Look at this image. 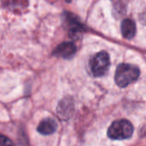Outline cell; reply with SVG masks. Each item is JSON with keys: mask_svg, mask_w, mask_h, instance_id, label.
Masks as SVG:
<instances>
[{"mask_svg": "<svg viewBox=\"0 0 146 146\" xmlns=\"http://www.w3.org/2000/svg\"><path fill=\"white\" fill-rule=\"evenodd\" d=\"M139 74L140 71L138 67L132 64L122 63L117 67L114 79L120 87H126L136 81Z\"/></svg>", "mask_w": 146, "mask_h": 146, "instance_id": "1", "label": "cell"}, {"mask_svg": "<svg viewBox=\"0 0 146 146\" xmlns=\"http://www.w3.org/2000/svg\"><path fill=\"white\" fill-rule=\"evenodd\" d=\"M133 127L127 120H118L114 121L108 130V136L114 140H124L132 137Z\"/></svg>", "mask_w": 146, "mask_h": 146, "instance_id": "2", "label": "cell"}, {"mask_svg": "<svg viewBox=\"0 0 146 146\" xmlns=\"http://www.w3.org/2000/svg\"><path fill=\"white\" fill-rule=\"evenodd\" d=\"M110 66L109 56L106 51H101L96 54L90 61V68L92 74L96 77L103 76Z\"/></svg>", "mask_w": 146, "mask_h": 146, "instance_id": "3", "label": "cell"}, {"mask_svg": "<svg viewBox=\"0 0 146 146\" xmlns=\"http://www.w3.org/2000/svg\"><path fill=\"white\" fill-rule=\"evenodd\" d=\"M77 51V47L72 42H65L60 44L54 50V55L65 59H69L72 57Z\"/></svg>", "mask_w": 146, "mask_h": 146, "instance_id": "4", "label": "cell"}, {"mask_svg": "<svg viewBox=\"0 0 146 146\" xmlns=\"http://www.w3.org/2000/svg\"><path fill=\"white\" fill-rule=\"evenodd\" d=\"M57 129V123L52 119H45L38 126V132L42 135L52 134Z\"/></svg>", "mask_w": 146, "mask_h": 146, "instance_id": "5", "label": "cell"}, {"mask_svg": "<svg viewBox=\"0 0 146 146\" xmlns=\"http://www.w3.org/2000/svg\"><path fill=\"white\" fill-rule=\"evenodd\" d=\"M121 33L124 38L131 39L134 37L136 33V26L133 21L130 19H126L121 23Z\"/></svg>", "mask_w": 146, "mask_h": 146, "instance_id": "6", "label": "cell"}, {"mask_svg": "<svg viewBox=\"0 0 146 146\" xmlns=\"http://www.w3.org/2000/svg\"><path fill=\"white\" fill-rule=\"evenodd\" d=\"M0 146H15V145L9 138L0 134Z\"/></svg>", "mask_w": 146, "mask_h": 146, "instance_id": "7", "label": "cell"}, {"mask_svg": "<svg viewBox=\"0 0 146 146\" xmlns=\"http://www.w3.org/2000/svg\"><path fill=\"white\" fill-rule=\"evenodd\" d=\"M66 1H67V2H69V1H70V2H71V0H66Z\"/></svg>", "mask_w": 146, "mask_h": 146, "instance_id": "8", "label": "cell"}]
</instances>
